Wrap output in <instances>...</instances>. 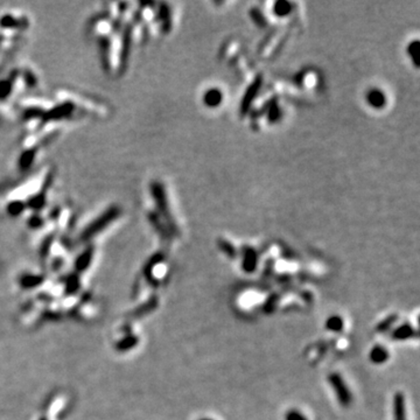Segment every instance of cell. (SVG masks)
<instances>
[{"label":"cell","instance_id":"obj_1","mask_svg":"<svg viewBox=\"0 0 420 420\" xmlns=\"http://www.w3.org/2000/svg\"><path fill=\"white\" fill-rule=\"evenodd\" d=\"M39 86V75L28 65H12L0 69V111L2 107L10 110L13 100L19 102L20 95Z\"/></svg>","mask_w":420,"mask_h":420},{"label":"cell","instance_id":"obj_2","mask_svg":"<svg viewBox=\"0 0 420 420\" xmlns=\"http://www.w3.org/2000/svg\"><path fill=\"white\" fill-rule=\"evenodd\" d=\"M31 26L28 14L19 10L0 13V48L10 50L18 46Z\"/></svg>","mask_w":420,"mask_h":420},{"label":"cell","instance_id":"obj_3","mask_svg":"<svg viewBox=\"0 0 420 420\" xmlns=\"http://www.w3.org/2000/svg\"><path fill=\"white\" fill-rule=\"evenodd\" d=\"M122 210L119 207L111 206L106 208L101 214H98L95 218L90 221V223L85 227V229L82 230L81 232V238L82 239H91L92 237L100 235L102 231L106 230L110 226H112L115 222L121 217Z\"/></svg>","mask_w":420,"mask_h":420},{"label":"cell","instance_id":"obj_4","mask_svg":"<svg viewBox=\"0 0 420 420\" xmlns=\"http://www.w3.org/2000/svg\"><path fill=\"white\" fill-rule=\"evenodd\" d=\"M328 380L340 405H342L343 407H349L350 405L353 404L354 398L352 391L348 388L347 383L344 382V379L342 378L341 375L337 373H333L331 376L328 377Z\"/></svg>","mask_w":420,"mask_h":420},{"label":"cell","instance_id":"obj_5","mask_svg":"<svg viewBox=\"0 0 420 420\" xmlns=\"http://www.w3.org/2000/svg\"><path fill=\"white\" fill-rule=\"evenodd\" d=\"M417 335H418V333L412 326L409 323H404V325L394 329V332L391 333V338L396 341H405L409 340V338L417 337Z\"/></svg>","mask_w":420,"mask_h":420},{"label":"cell","instance_id":"obj_6","mask_svg":"<svg viewBox=\"0 0 420 420\" xmlns=\"http://www.w3.org/2000/svg\"><path fill=\"white\" fill-rule=\"evenodd\" d=\"M390 358V353L385 347L376 344V346L371 348L370 353H369V359L374 364L379 365L385 363Z\"/></svg>","mask_w":420,"mask_h":420},{"label":"cell","instance_id":"obj_7","mask_svg":"<svg viewBox=\"0 0 420 420\" xmlns=\"http://www.w3.org/2000/svg\"><path fill=\"white\" fill-rule=\"evenodd\" d=\"M394 420H407L406 404L401 392H397L394 397Z\"/></svg>","mask_w":420,"mask_h":420},{"label":"cell","instance_id":"obj_8","mask_svg":"<svg viewBox=\"0 0 420 420\" xmlns=\"http://www.w3.org/2000/svg\"><path fill=\"white\" fill-rule=\"evenodd\" d=\"M326 329H328V331L334 332V333H340L342 329H343L344 326V321L340 315H332V316H329L328 319L326 320Z\"/></svg>","mask_w":420,"mask_h":420},{"label":"cell","instance_id":"obj_9","mask_svg":"<svg viewBox=\"0 0 420 420\" xmlns=\"http://www.w3.org/2000/svg\"><path fill=\"white\" fill-rule=\"evenodd\" d=\"M396 321H397V315H391V316L386 317V319H384L383 321H380V322L378 323L377 332L383 333V332L389 331V329L394 326Z\"/></svg>","mask_w":420,"mask_h":420},{"label":"cell","instance_id":"obj_10","mask_svg":"<svg viewBox=\"0 0 420 420\" xmlns=\"http://www.w3.org/2000/svg\"><path fill=\"white\" fill-rule=\"evenodd\" d=\"M285 420H307L306 416L298 410H291L285 416Z\"/></svg>","mask_w":420,"mask_h":420},{"label":"cell","instance_id":"obj_11","mask_svg":"<svg viewBox=\"0 0 420 420\" xmlns=\"http://www.w3.org/2000/svg\"><path fill=\"white\" fill-rule=\"evenodd\" d=\"M200 420H214V419H210V418H203V419H200Z\"/></svg>","mask_w":420,"mask_h":420}]
</instances>
